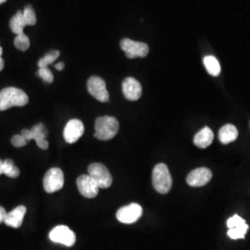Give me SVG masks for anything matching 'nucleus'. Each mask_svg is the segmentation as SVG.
<instances>
[{"mask_svg": "<svg viewBox=\"0 0 250 250\" xmlns=\"http://www.w3.org/2000/svg\"><path fill=\"white\" fill-rule=\"evenodd\" d=\"M29 101L23 90L16 87H7L0 91V111L12 107H23Z\"/></svg>", "mask_w": 250, "mask_h": 250, "instance_id": "1", "label": "nucleus"}, {"mask_svg": "<svg viewBox=\"0 0 250 250\" xmlns=\"http://www.w3.org/2000/svg\"><path fill=\"white\" fill-rule=\"evenodd\" d=\"M119 122L115 117H99L95 123V137L102 141L112 139L119 131Z\"/></svg>", "mask_w": 250, "mask_h": 250, "instance_id": "2", "label": "nucleus"}, {"mask_svg": "<svg viewBox=\"0 0 250 250\" xmlns=\"http://www.w3.org/2000/svg\"><path fill=\"white\" fill-rule=\"evenodd\" d=\"M152 183L158 193L165 195L170 192L172 187V179L166 164L159 163L155 166L152 172Z\"/></svg>", "mask_w": 250, "mask_h": 250, "instance_id": "3", "label": "nucleus"}, {"mask_svg": "<svg viewBox=\"0 0 250 250\" xmlns=\"http://www.w3.org/2000/svg\"><path fill=\"white\" fill-rule=\"evenodd\" d=\"M88 175L99 188H108L112 185V176L102 163H92L88 167Z\"/></svg>", "mask_w": 250, "mask_h": 250, "instance_id": "4", "label": "nucleus"}, {"mask_svg": "<svg viewBox=\"0 0 250 250\" xmlns=\"http://www.w3.org/2000/svg\"><path fill=\"white\" fill-rule=\"evenodd\" d=\"M121 48L129 59L145 58L149 52V47L146 43L134 41L129 38H125L121 41Z\"/></svg>", "mask_w": 250, "mask_h": 250, "instance_id": "5", "label": "nucleus"}, {"mask_svg": "<svg viewBox=\"0 0 250 250\" xmlns=\"http://www.w3.org/2000/svg\"><path fill=\"white\" fill-rule=\"evenodd\" d=\"M44 189L48 194L61 190L64 186V174L60 168H52L47 170L44 177Z\"/></svg>", "mask_w": 250, "mask_h": 250, "instance_id": "6", "label": "nucleus"}, {"mask_svg": "<svg viewBox=\"0 0 250 250\" xmlns=\"http://www.w3.org/2000/svg\"><path fill=\"white\" fill-rule=\"evenodd\" d=\"M21 134L27 142L32 139L36 140L37 146L42 149H46L48 147V142L45 139L48 134V131L46 130L45 125L41 123L35 125L31 130L23 129Z\"/></svg>", "mask_w": 250, "mask_h": 250, "instance_id": "7", "label": "nucleus"}, {"mask_svg": "<svg viewBox=\"0 0 250 250\" xmlns=\"http://www.w3.org/2000/svg\"><path fill=\"white\" fill-rule=\"evenodd\" d=\"M51 241L62 244L66 247H72L76 242V235L72 230L65 225H59L49 232Z\"/></svg>", "mask_w": 250, "mask_h": 250, "instance_id": "8", "label": "nucleus"}, {"mask_svg": "<svg viewBox=\"0 0 250 250\" xmlns=\"http://www.w3.org/2000/svg\"><path fill=\"white\" fill-rule=\"evenodd\" d=\"M143 214V208L139 204L132 203L121 208L117 211L118 221L122 224H131L137 222Z\"/></svg>", "mask_w": 250, "mask_h": 250, "instance_id": "9", "label": "nucleus"}, {"mask_svg": "<svg viewBox=\"0 0 250 250\" xmlns=\"http://www.w3.org/2000/svg\"><path fill=\"white\" fill-rule=\"evenodd\" d=\"M87 89L90 95L100 102H107L109 100L106 83L99 76L90 77L87 81Z\"/></svg>", "mask_w": 250, "mask_h": 250, "instance_id": "10", "label": "nucleus"}, {"mask_svg": "<svg viewBox=\"0 0 250 250\" xmlns=\"http://www.w3.org/2000/svg\"><path fill=\"white\" fill-rule=\"evenodd\" d=\"M84 132L83 122L78 119H72L68 122L63 131V137L67 143L77 142Z\"/></svg>", "mask_w": 250, "mask_h": 250, "instance_id": "11", "label": "nucleus"}, {"mask_svg": "<svg viewBox=\"0 0 250 250\" xmlns=\"http://www.w3.org/2000/svg\"><path fill=\"white\" fill-rule=\"evenodd\" d=\"M212 178L211 170L205 167L193 170L188 175L187 182L192 188H201L206 186Z\"/></svg>", "mask_w": 250, "mask_h": 250, "instance_id": "12", "label": "nucleus"}, {"mask_svg": "<svg viewBox=\"0 0 250 250\" xmlns=\"http://www.w3.org/2000/svg\"><path fill=\"white\" fill-rule=\"evenodd\" d=\"M77 188L81 194L87 198H94L99 194V188L89 175H81L77 179Z\"/></svg>", "mask_w": 250, "mask_h": 250, "instance_id": "13", "label": "nucleus"}, {"mask_svg": "<svg viewBox=\"0 0 250 250\" xmlns=\"http://www.w3.org/2000/svg\"><path fill=\"white\" fill-rule=\"evenodd\" d=\"M123 92L125 99L130 101H136L142 96V85L133 77H127L123 82Z\"/></svg>", "mask_w": 250, "mask_h": 250, "instance_id": "14", "label": "nucleus"}, {"mask_svg": "<svg viewBox=\"0 0 250 250\" xmlns=\"http://www.w3.org/2000/svg\"><path fill=\"white\" fill-rule=\"evenodd\" d=\"M26 207L19 206L15 208L12 211L7 213L4 223L6 225L12 228H20L23 222V218L26 214Z\"/></svg>", "mask_w": 250, "mask_h": 250, "instance_id": "15", "label": "nucleus"}, {"mask_svg": "<svg viewBox=\"0 0 250 250\" xmlns=\"http://www.w3.org/2000/svg\"><path fill=\"white\" fill-rule=\"evenodd\" d=\"M213 138L214 134L211 129L208 127H204L195 135L194 144L199 148H206L211 145Z\"/></svg>", "mask_w": 250, "mask_h": 250, "instance_id": "16", "label": "nucleus"}, {"mask_svg": "<svg viewBox=\"0 0 250 250\" xmlns=\"http://www.w3.org/2000/svg\"><path fill=\"white\" fill-rule=\"evenodd\" d=\"M238 137V131L232 125H225L219 131V139L221 143L227 145L232 143Z\"/></svg>", "mask_w": 250, "mask_h": 250, "instance_id": "17", "label": "nucleus"}, {"mask_svg": "<svg viewBox=\"0 0 250 250\" xmlns=\"http://www.w3.org/2000/svg\"><path fill=\"white\" fill-rule=\"evenodd\" d=\"M28 26L26 23V21L23 17V12L19 10L18 12L11 18L9 21V27L12 33H14L15 35H21L24 34V28Z\"/></svg>", "mask_w": 250, "mask_h": 250, "instance_id": "18", "label": "nucleus"}, {"mask_svg": "<svg viewBox=\"0 0 250 250\" xmlns=\"http://www.w3.org/2000/svg\"><path fill=\"white\" fill-rule=\"evenodd\" d=\"M5 174L10 178H17L20 175V170L14 165L12 160H0V175Z\"/></svg>", "mask_w": 250, "mask_h": 250, "instance_id": "19", "label": "nucleus"}, {"mask_svg": "<svg viewBox=\"0 0 250 250\" xmlns=\"http://www.w3.org/2000/svg\"><path fill=\"white\" fill-rule=\"evenodd\" d=\"M206 70L211 76H218L222 72V68L218 60L213 56H206L203 60Z\"/></svg>", "mask_w": 250, "mask_h": 250, "instance_id": "20", "label": "nucleus"}, {"mask_svg": "<svg viewBox=\"0 0 250 250\" xmlns=\"http://www.w3.org/2000/svg\"><path fill=\"white\" fill-rule=\"evenodd\" d=\"M248 230H249V225L247 224H244L240 225V226H238V227L229 229V231L227 232V234L232 240L244 239L245 235L248 232Z\"/></svg>", "mask_w": 250, "mask_h": 250, "instance_id": "21", "label": "nucleus"}, {"mask_svg": "<svg viewBox=\"0 0 250 250\" xmlns=\"http://www.w3.org/2000/svg\"><path fill=\"white\" fill-rule=\"evenodd\" d=\"M59 57H60L59 50H51L38 61L37 65L39 68H47V66L49 64H52Z\"/></svg>", "mask_w": 250, "mask_h": 250, "instance_id": "22", "label": "nucleus"}, {"mask_svg": "<svg viewBox=\"0 0 250 250\" xmlns=\"http://www.w3.org/2000/svg\"><path fill=\"white\" fill-rule=\"evenodd\" d=\"M14 45L21 51H26L30 47V39L25 34L19 35L14 39Z\"/></svg>", "mask_w": 250, "mask_h": 250, "instance_id": "23", "label": "nucleus"}, {"mask_svg": "<svg viewBox=\"0 0 250 250\" xmlns=\"http://www.w3.org/2000/svg\"><path fill=\"white\" fill-rule=\"evenodd\" d=\"M22 12L23 17L26 21L27 25H35L36 23V15L33 7L31 5H27Z\"/></svg>", "mask_w": 250, "mask_h": 250, "instance_id": "24", "label": "nucleus"}, {"mask_svg": "<svg viewBox=\"0 0 250 250\" xmlns=\"http://www.w3.org/2000/svg\"><path fill=\"white\" fill-rule=\"evenodd\" d=\"M37 75L47 83H51L53 82V73L48 68H39L37 71Z\"/></svg>", "mask_w": 250, "mask_h": 250, "instance_id": "25", "label": "nucleus"}, {"mask_svg": "<svg viewBox=\"0 0 250 250\" xmlns=\"http://www.w3.org/2000/svg\"><path fill=\"white\" fill-rule=\"evenodd\" d=\"M246 224V221L238 215H233L228 221H227V227L229 229L238 227L242 224Z\"/></svg>", "mask_w": 250, "mask_h": 250, "instance_id": "26", "label": "nucleus"}, {"mask_svg": "<svg viewBox=\"0 0 250 250\" xmlns=\"http://www.w3.org/2000/svg\"><path fill=\"white\" fill-rule=\"evenodd\" d=\"M11 144L15 147H22V146H26L28 142L23 138V136L21 134H15L11 138Z\"/></svg>", "mask_w": 250, "mask_h": 250, "instance_id": "27", "label": "nucleus"}, {"mask_svg": "<svg viewBox=\"0 0 250 250\" xmlns=\"http://www.w3.org/2000/svg\"><path fill=\"white\" fill-rule=\"evenodd\" d=\"M6 216H7V211H6V209H5L3 207H1V206H0V224L4 223Z\"/></svg>", "mask_w": 250, "mask_h": 250, "instance_id": "28", "label": "nucleus"}, {"mask_svg": "<svg viewBox=\"0 0 250 250\" xmlns=\"http://www.w3.org/2000/svg\"><path fill=\"white\" fill-rule=\"evenodd\" d=\"M2 54H3V48L0 46V72L4 69V66H5V62L2 58Z\"/></svg>", "mask_w": 250, "mask_h": 250, "instance_id": "29", "label": "nucleus"}, {"mask_svg": "<svg viewBox=\"0 0 250 250\" xmlns=\"http://www.w3.org/2000/svg\"><path fill=\"white\" fill-rule=\"evenodd\" d=\"M55 68H56L58 71H62L63 69H64V63H57V64L55 65Z\"/></svg>", "mask_w": 250, "mask_h": 250, "instance_id": "30", "label": "nucleus"}, {"mask_svg": "<svg viewBox=\"0 0 250 250\" xmlns=\"http://www.w3.org/2000/svg\"><path fill=\"white\" fill-rule=\"evenodd\" d=\"M7 0H0V4H3V3H5Z\"/></svg>", "mask_w": 250, "mask_h": 250, "instance_id": "31", "label": "nucleus"}]
</instances>
